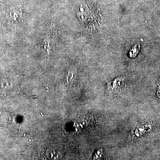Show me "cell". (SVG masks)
<instances>
[{"label":"cell","instance_id":"cell-1","mask_svg":"<svg viewBox=\"0 0 160 160\" xmlns=\"http://www.w3.org/2000/svg\"><path fill=\"white\" fill-rule=\"evenodd\" d=\"M21 12V10L18 9H13L10 13V17L15 21H17L18 19H19L18 15H22Z\"/></svg>","mask_w":160,"mask_h":160}]
</instances>
